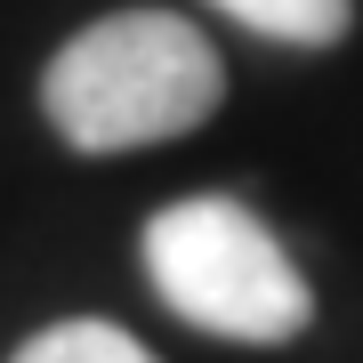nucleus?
Masks as SVG:
<instances>
[{
  "label": "nucleus",
  "mask_w": 363,
  "mask_h": 363,
  "mask_svg": "<svg viewBox=\"0 0 363 363\" xmlns=\"http://www.w3.org/2000/svg\"><path fill=\"white\" fill-rule=\"evenodd\" d=\"M226 65L202 25L169 9H121L81 25L40 73V113L73 154H130V145L186 138L218 113Z\"/></svg>",
  "instance_id": "f257e3e1"
},
{
  "label": "nucleus",
  "mask_w": 363,
  "mask_h": 363,
  "mask_svg": "<svg viewBox=\"0 0 363 363\" xmlns=\"http://www.w3.org/2000/svg\"><path fill=\"white\" fill-rule=\"evenodd\" d=\"M145 274L169 298V315H186L210 339H234V347H291L315 323L307 274L267 234V218L242 210L234 194H186L154 210L145 218Z\"/></svg>",
  "instance_id": "f03ea898"
},
{
  "label": "nucleus",
  "mask_w": 363,
  "mask_h": 363,
  "mask_svg": "<svg viewBox=\"0 0 363 363\" xmlns=\"http://www.w3.org/2000/svg\"><path fill=\"white\" fill-rule=\"evenodd\" d=\"M210 9H226L259 40H291V49H331L355 25V0H210Z\"/></svg>",
  "instance_id": "7ed1b4c3"
},
{
  "label": "nucleus",
  "mask_w": 363,
  "mask_h": 363,
  "mask_svg": "<svg viewBox=\"0 0 363 363\" xmlns=\"http://www.w3.org/2000/svg\"><path fill=\"white\" fill-rule=\"evenodd\" d=\"M9 363H154L145 339H130L121 323H97V315H73V323H49L33 331Z\"/></svg>",
  "instance_id": "20e7f679"
}]
</instances>
